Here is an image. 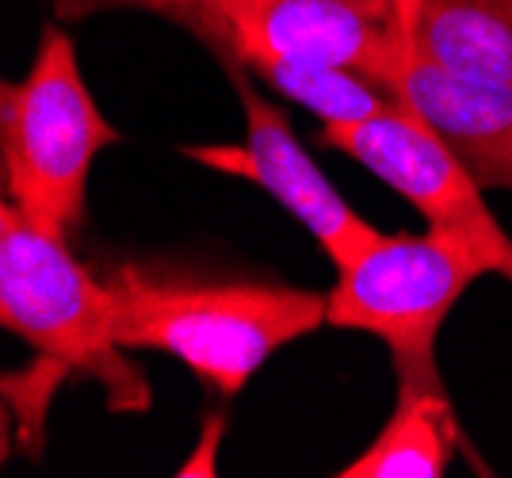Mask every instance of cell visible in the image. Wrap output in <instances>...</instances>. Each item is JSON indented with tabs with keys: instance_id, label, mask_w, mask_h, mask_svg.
<instances>
[{
	"instance_id": "obj_4",
	"label": "cell",
	"mask_w": 512,
	"mask_h": 478,
	"mask_svg": "<svg viewBox=\"0 0 512 478\" xmlns=\"http://www.w3.org/2000/svg\"><path fill=\"white\" fill-rule=\"evenodd\" d=\"M0 322L39 348L58 371L96 379L115 413L150 410V383L115 333V295L69 253V241L39 230L16 203H0Z\"/></svg>"
},
{
	"instance_id": "obj_10",
	"label": "cell",
	"mask_w": 512,
	"mask_h": 478,
	"mask_svg": "<svg viewBox=\"0 0 512 478\" xmlns=\"http://www.w3.org/2000/svg\"><path fill=\"white\" fill-rule=\"evenodd\" d=\"M459 448V421L448 391L398 387L394 413L371 448L344 463L341 478H440Z\"/></svg>"
},
{
	"instance_id": "obj_8",
	"label": "cell",
	"mask_w": 512,
	"mask_h": 478,
	"mask_svg": "<svg viewBox=\"0 0 512 478\" xmlns=\"http://www.w3.org/2000/svg\"><path fill=\"white\" fill-rule=\"evenodd\" d=\"M383 88L444 134V142L486 192H512V88L459 77L413 50L394 66Z\"/></svg>"
},
{
	"instance_id": "obj_3",
	"label": "cell",
	"mask_w": 512,
	"mask_h": 478,
	"mask_svg": "<svg viewBox=\"0 0 512 478\" xmlns=\"http://www.w3.org/2000/svg\"><path fill=\"white\" fill-rule=\"evenodd\" d=\"M119 138L88 92L73 39L46 23L27 77L0 88L4 199L39 230L69 241L85 218L92 161Z\"/></svg>"
},
{
	"instance_id": "obj_7",
	"label": "cell",
	"mask_w": 512,
	"mask_h": 478,
	"mask_svg": "<svg viewBox=\"0 0 512 478\" xmlns=\"http://www.w3.org/2000/svg\"><path fill=\"white\" fill-rule=\"evenodd\" d=\"M222 69L230 73V85L245 111V142L241 146H180V153L203 169L245 176L256 188H264L283 211H291L314 234L321 253L337 268L363 257L383 238V230L371 226L356 207H348V199L325 180L314 157L302 150L287 115L268 96L256 92L253 73L237 62H222Z\"/></svg>"
},
{
	"instance_id": "obj_5",
	"label": "cell",
	"mask_w": 512,
	"mask_h": 478,
	"mask_svg": "<svg viewBox=\"0 0 512 478\" xmlns=\"http://www.w3.org/2000/svg\"><path fill=\"white\" fill-rule=\"evenodd\" d=\"M490 264L459 234H383L363 257L337 268L325 291V326L371 333L390 348L398 387L444 391L436 341L455 303Z\"/></svg>"
},
{
	"instance_id": "obj_9",
	"label": "cell",
	"mask_w": 512,
	"mask_h": 478,
	"mask_svg": "<svg viewBox=\"0 0 512 478\" xmlns=\"http://www.w3.org/2000/svg\"><path fill=\"white\" fill-rule=\"evenodd\" d=\"M409 50L459 77L512 88V0H413Z\"/></svg>"
},
{
	"instance_id": "obj_1",
	"label": "cell",
	"mask_w": 512,
	"mask_h": 478,
	"mask_svg": "<svg viewBox=\"0 0 512 478\" xmlns=\"http://www.w3.org/2000/svg\"><path fill=\"white\" fill-rule=\"evenodd\" d=\"M123 348L184 360L199 383L234 398L279 348L325 326V291L287 283L157 280L123 264L107 276Z\"/></svg>"
},
{
	"instance_id": "obj_6",
	"label": "cell",
	"mask_w": 512,
	"mask_h": 478,
	"mask_svg": "<svg viewBox=\"0 0 512 478\" xmlns=\"http://www.w3.org/2000/svg\"><path fill=\"white\" fill-rule=\"evenodd\" d=\"M318 142L360 161L367 173H375L406 203H413L428 226L467 238L490 264L493 276H505L512 283V238L501 230L482 196L486 188L470 176V169L425 115L398 100L394 108L371 119L321 123Z\"/></svg>"
},
{
	"instance_id": "obj_2",
	"label": "cell",
	"mask_w": 512,
	"mask_h": 478,
	"mask_svg": "<svg viewBox=\"0 0 512 478\" xmlns=\"http://www.w3.org/2000/svg\"><path fill=\"white\" fill-rule=\"evenodd\" d=\"M150 12L180 23L218 62L249 66L264 54L356 69L386 85L409 54L413 0H54V16Z\"/></svg>"
}]
</instances>
